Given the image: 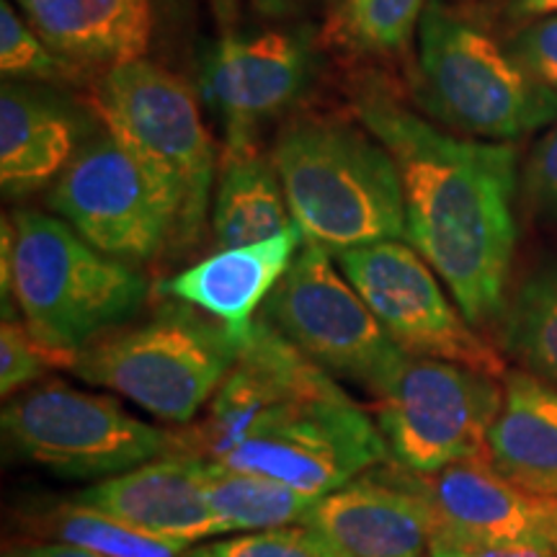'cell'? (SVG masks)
Segmentation results:
<instances>
[{
    "label": "cell",
    "mask_w": 557,
    "mask_h": 557,
    "mask_svg": "<svg viewBox=\"0 0 557 557\" xmlns=\"http://www.w3.org/2000/svg\"><path fill=\"white\" fill-rule=\"evenodd\" d=\"M73 354L54 351L34 336L29 325L18 318H3L0 329V389L3 395H16L21 387L39 380L41 372L50 367L73 369Z\"/></svg>",
    "instance_id": "obj_29"
},
{
    "label": "cell",
    "mask_w": 557,
    "mask_h": 557,
    "mask_svg": "<svg viewBox=\"0 0 557 557\" xmlns=\"http://www.w3.org/2000/svg\"><path fill=\"white\" fill-rule=\"evenodd\" d=\"M310 75L312 52L299 34H222L201 67V86L225 122V150L250 148L253 129L292 107Z\"/></svg>",
    "instance_id": "obj_14"
},
{
    "label": "cell",
    "mask_w": 557,
    "mask_h": 557,
    "mask_svg": "<svg viewBox=\"0 0 557 557\" xmlns=\"http://www.w3.org/2000/svg\"><path fill=\"white\" fill-rule=\"evenodd\" d=\"M3 434L26 462L67 480H107L178 455L169 431L139 421L114 398L58 380L13 395L3 408Z\"/></svg>",
    "instance_id": "obj_7"
},
{
    "label": "cell",
    "mask_w": 557,
    "mask_h": 557,
    "mask_svg": "<svg viewBox=\"0 0 557 557\" xmlns=\"http://www.w3.org/2000/svg\"><path fill=\"white\" fill-rule=\"evenodd\" d=\"M263 318L333 377L387 393L408 354L333 267L329 250L305 243L263 305Z\"/></svg>",
    "instance_id": "obj_8"
},
{
    "label": "cell",
    "mask_w": 557,
    "mask_h": 557,
    "mask_svg": "<svg viewBox=\"0 0 557 557\" xmlns=\"http://www.w3.org/2000/svg\"><path fill=\"white\" fill-rule=\"evenodd\" d=\"M34 32L65 62L111 67L145 60L152 0H13Z\"/></svg>",
    "instance_id": "obj_20"
},
{
    "label": "cell",
    "mask_w": 557,
    "mask_h": 557,
    "mask_svg": "<svg viewBox=\"0 0 557 557\" xmlns=\"http://www.w3.org/2000/svg\"><path fill=\"white\" fill-rule=\"evenodd\" d=\"M70 62L50 50L32 24L21 18L11 0L0 3V73L5 81H58Z\"/></svg>",
    "instance_id": "obj_27"
},
{
    "label": "cell",
    "mask_w": 557,
    "mask_h": 557,
    "mask_svg": "<svg viewBox=\"0 0 557 557\" xmlns=\"http://www.w3.org/2000/svg\"><path fill=\"white\" fill-rule=\"evenodd\" d=\"M269 3L282 5V3H302V0H269ZM312 3H323V0H312Z\"/></svg>",
    "instance_id": "obj_36"
},
{
    "label": "cell",
    "mask_w": 557,
    "mask_h": 557,
    "mask_svg": "<svg viewBox=\"0 0 557 557\" xmlns=\"http://www.w3.org/2000/svg\"><path fill=\"white\" fill-rule=\"evenodd\" d=\"M418 101L436 122L493 143H513L557 120L553 90L508 45L442 0H429L418 24Z\"/></svg>",
    "instance_id": "obj_4"
},
{
    "label": "cell",
    "mask_w": 557,
    "mask_h": 557,
    "mask_svg": "<svg viewBox=\"0 0 557 557\" xmlns=\"http://www.w3.org/2000/svg\"><path fill=\"white\" fill-rule=\"evenodd\" d=\"M413 475L434 511V540L491 545L549 540L553 534L557 498L527 493L511 483L487 455L455 462L431 475Z\"/></svg>",
    "instance_id": "obj_16"
},
{
    "label": "cell",
    "mask_w": 557,
    "mask_h": 557,
    "mask_svg": "<svg viewBox=\"0 0 557 557\" xmlns=\"http://www.w3.org/2000/svg\"><path fill=\"white\" fill-rule=\"evenodd\" d=\"M212 205V233L220 248L253 246L292 225L274 160L253 145L222 152Z\"/></svg>",
    "instance_id": "obj_22"
},
{
    "label": "cell",
    "mask_w": 557,
    "mask_h": 557,
    "mask_svg": "<svg viewBox=\"0 0 557 557\" xmlns=\"http://www.w3.org/2000/svg\"><path fill=\"white\" fill-rule=\"evenodd\" d=\"M504 346L557 387V261L534 271L504 310Z\"/></svg>",
    "instance_id": "obj_24"
},
{
    "label": "cell",
    "mask_w": 557,
    "mask_h": 557,
    "mask_svg": "<svg viewBox=\"0 0 557 557\" xmlns=\"http://www.w3.org/2000/svg\"><path fill=\"white\" fill-rule=\"evenodd\" d=\"M302 246V230L292 222L284 233L269 240L243 248H220L218 253L165 278L158 292L197 308L243 338L253 329L256 310L267 305Z\"/></svg>",
    "instance_id": "obj_19"
},
{
    "label": "cell",
    "mask_w": 557,
    "mask_h": 557,
    "mask_svg": "<svg viewBox=\"0 0 557 557\" xmlns=\"http://www.w3.org/2000/svg\"><path fill=\"white\" fill-rule=\"evenodd\" d=\"M13 230L11 297L29 331L54 351L78 357L148 299V278L90 246L65 220L21 209Z\"/></svg>",
    "instance_id": "obj_3"
},
{
    "label": "cell",
    "mask_w": 557,
    "mask_h": 557,
    "mask_svg": "<svg viewBox=\"0 0 557 557\" xmlns=\"http://www.w3.org/2000/svg\"><path fill=\"white\" fill-rule=\"evenodd\" d=\"M549 540H553V547H555V555H557V506H555V519H553V534H549Z\"/></svg>",
    "instance_id": "obj_35"
},
{
    "label": "cell",
    "mask_w": 557,
    "mask_h": 557,
    "mask_svg": "<svg viewBox=\"0 0 557 557\" xmlns=\"http://www.w3.org/2000/svg\"><path fill=\"white\" fill-rule=\"evenodd\" d=\"M81 504L171 542L227 534L207 498V459L169 455L86 487Z\"/></svg>",
    "instance_id": "obj_17"
},
{
    "label": "cell",
    "mask_w": 557,
    "mask_h": 557,
    "mask_svg": "<svg viewBox=\"0 0 557 557\" xmlns=\"http://www.w3.org/2000/svg\"><path fill=\"white\" fill-rule=\"evenodd\" d=\"M39 524L45 534L103 557H181L189 549L184 542L152 537L81 500L50 508L41 513Z\"/></svg>",
    "instance_id": "obj_25"
},
{
    "label": "cell",
    "mask_w": 557,
    "mask_h": 557,
    "mask_svg": "<svg viewBox=\"0 0 557 557\" xmlns=\"http://www.w3.org/2000/svg\"><path fill=\"white\" fill-rule=\"evenodd\" d=\"M426 5V0H346V29L361 50L400 52L418 32Z\"/></svg>",
    "instance_id": "obj_26"
},
{
    "label": "cell",
    "mask_w": 557,
    "mask_h": 557,
    "mask_svg": "<svg viewBox=\"0 0 557 557\" xmlns=\"http://www.w3.org/2000/svg\"><path fill=\"white\" fill-rule=\"evenodd\" d=\"M338 263L382 329L408 357L451 361L496 380L506 377L504 357L449 302L436 271L410 243L382 240L344 250Z\"/></svg>",
    "instance_id": "obj_11"
},
{
    "label": "cell",
    "mask_w": 557,
    "mask_h": 557,
    "mask_svg": "<svg viewBox=\"0 0 557 557\" xmlns=\"http://www.w3.org/2000/svg\"><path fill=\"white\" fill-rule=\"evenodd\" d=\"M519 65L557 96V16H542L506 41Z\"/></svg>",
    "instance_id": "obj_30"
},
{
    "label": "cell",
    "mask_w": 557,
    "mask_h": 557,
    "mask_svg": "<svg viewBox=\"0 0 557 557\" xmlns=\"http://www.w3.org/2000/svg\"><path fill=\"white\" fill-rule=\"evenodd\" d=\"M47 207L90 246L129 267L184 246L176 214L103 127L54 181Z\"/></svg>",
    "instance_id": "obj_12"
},
{
    "label": "cell",
    "mask_w": 557,
    "mask_h": 557,
    "mask_svg": "<svg viewBox=\"0 0 557 557\" xmlns=\"http://www.w3.org/2000/svg\"><path fill=\"white\" fill-rule=\"evenodd\" d=\"M380 423L341 385L271 408L220 465L323 498L387 459Z\"/></svg>",
    "instance_id": "obj_9"
},
{
    "label": "cell",
    "mask_w": 557,
    "mask_h": 557,
    "mask_svg": "<svg viewBox=\"0 0 557 557\" xmlns=\"http://www.w3.org/2000/svg\"><path fill=\"white\" fill-rule=\"evenodd\" d=\"M5 557H103L90 549L67 545V542H47V545H26L9 553Z\"/></svg>",
    "instance_id": "obj_33"
},
{
    "label": "cell",
    "mask_w": 557,
    "mask_h": 557,
    "mask_svg": "<svg viewBox=\"0 0 557 557\" xmlns=\"http://www.w3.org/2000/svg\"><path fill=\"white\" fill-rule=\"evenodd\" d=\"M487 457L540 498H557V387L532 372H508L504 406L487 431Z\"/></svg>",
    "instance_id": "obj_21"
},
{
    "label": "cell",
    "mask_w": 557,
    "mask_h": 557,
    "mask_svg": "<svg viewBox=\"0 0 557 557\" xmlns=\"http://www.w3.org/2000/svg\"><path fill=\"white\" fill-rule=\"evenodd\" d=\"M207 498L227 534L305 524L318 504L278 480L220 462H207Z\"/></svg>",
    "instance_id": "obj_23"
},
{
    "label": "cell",
    "mask_w": 557,
    "mask_h": 557,
    "mask_svg": "<svg viewBox=\"0 0 557 557\" xmlns=\"http://www.w3.org/2000/svg\"><path fill=\"white\" fill-rule=\"evenodd\" d=\"M109 132L176 214L184 246L194 243L218 184V148L191 86L148 60L103 73L94 101Z\"/></svg>",
    "instance_id": "obj_5"
},
{
    "label": "cell",
    "mask_w": 557,
    "mask_h": 557,
    "mask_svg": "<svg viewBox=\"0 0 557 557\" xmlns=\"http://www.w3.org/2000/svg\"><path fill=\"white\" fill-rule=\"evenodd\" d=\"M524 191L537 212L557 220V120L537 139L524 165Z\"/></svg>",
    "instance_id": "obj_31"
},
{
    "label": "cell",
    "mask_w": 557,
    "mask_h": 557,
    "mask_svg": "<svg viewBox=\"0 0 557 557\" xmlns=\"http://www.w3.org/2000/svg\"><path fill=\"white\" fill-rule=\"evenodd\" d=\"M90 139L88 120L52 90L5 81L0 90V186L24 199L58 181Z\"/></svg>",
    "instance_id": "obj_18"
},
{
    "label": "cell",
    "mask_w": 557,
    "mask_h": 557,
    "mask_svg": "<svg viewBox=\"0 0 557 557\" xmlns=\"http://www.w3.org/2000/svg\"><path fill=\"white\" fill-rule=\"evenodd\" d=\"M429 557H557L549 540L491 542V545H465V542L434 540Z\"/></svg>",
    "instance_id": "obj_32"
},
{
    "label": "cell",
    "mask_w": 557,
    "mask_h": 557,
    "mask_svg": "<svg viewBox=\"0 0 557 557\" xmlns=\"http://www.w3.org/2000/svg\"><path fill=\"white\" fill-rule=\"evenodd\" d=\"M336 385L333 374L259 318L240 338L238 361L209 400L207 416L176 434L178 455L220 462L253 434L271 408Z\"/></svg>",
    "instance_id": "obj_13"
},
{
    "label": "cell",
    "mask_w": 557,
    "mask_h": 557,
    "mask_svg": "<svg viewBox=\"0 0 557 557\" xmlns=\"http://www.w3.org/2000/svg\"><path fill=\"white\" fill-rule=\"evenodd\" d=\"M354 109L398 163L406 240L447 284L470 323L498 318L517 248L519 150L449 135L377 81L359 83Z\"/></svg>",
    "instance_id": "obj_1"
},
{
    "label": "cell",
    "mask_w": 557,
    "mask_h": 557,
    "mask_svg": "<svg viewBox=\"0 0 557 557\" xmlns=\"http://www.w3.org/2000/svg\"><path fill=\"white\" fill-rule=\"evenodd\" d=\"M240 338L197 308L171 299L145 323L96 338L70 372L169 423H189L235 367Z\"/></svg>",
    "instance_id": "obj_6"
},
{
    "label": "cell",
    "mask_w": 557,
    "mask_h": 557,
    "mask_svg": "<svg viewBox=\"0 0 557 557\" xmlns=\"http://www.w3.org/2000/svg\"><path fill=\"white\" fill-rule=\"evenodd\" d=\"M511 9L517 16L527 18L557 16V0H511Z\"/></svg>",
    "instance_id": "obj_34"
},
{
    "label": "cell",
    "mask_w": 557,
    "mask_h": 557,
    "mask_svg": "<svg viewBox=\"0 0 557 557\" xmlns=\"http://www.w3.org/2000/svg\"><path fill=\"white\" fill-rule=\"evenodd\" d=\"M305 524L341 557H421L436 521L413 472L374 468L318 498Z\"/></svg>",
    "instance_id": "obj_15"
},
{
    "label": "cell",
    "mask_w": 557,
    "mask_h": 557,
    "mask_svg": "<svg viewBox=\"0 0 557 557\" xmlns=\"http://www.w3.org/2000/svg\"><path fill=\"white\" fill-rule=\"evenodd\" d=\"M292 222L329 253L406 238V197L395 158L364 124L299 120L271 148Z\"/></svg>",
    "instance_id": "obj_2"
},
{
    "label": "cell",
    "mask_w": 557,
    "mask_h": 557,
    "mask_svg": "<svg viewBox=\"0 0 557 557\" xmlns=\"http://www.w3.org/2000/svg\"><path fill=\"white\" fill-rule=\"evenodd\" d=\"M504 406L496 377L462 364L416 359L380 398L377 423L398 468L431 475L487 455V431Z\"/></svg>",
    "instance_id": "obj_10"
},
{
    "label": "cell",
    "mask_w": 557,
    "mask_h": 557,
    "mask_svg": "<svg viewBox=\"0 0 557 557\" xmlns=\"http://www.w3.org/2000/svg\"><path fill=\"white\" fill-rule=\"evenodd\" d=\"M181 557H341L308 524L261 529L186 549Z\"/></svg>",
    "instance_id": "obj_28"
}]
</instances>
